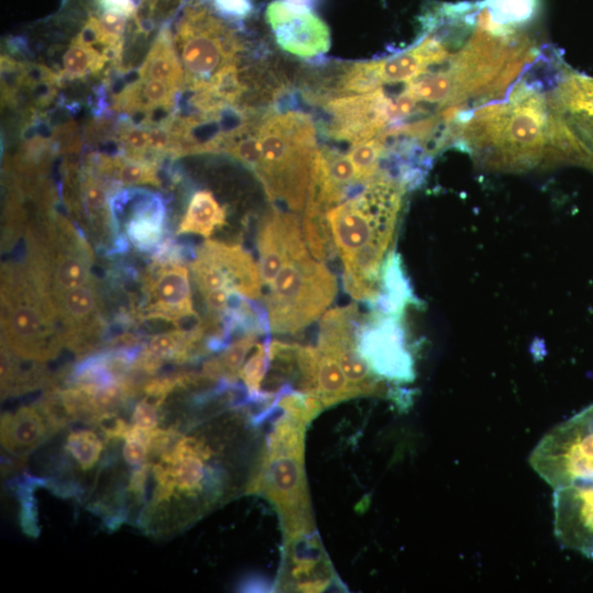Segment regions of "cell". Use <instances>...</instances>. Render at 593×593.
Wrapping results in <instances>:
<instances>
[{"label": "cell", "mask_w": 593, "mask_h": 593, "mask_svg": "<svg viewBox=\"0 0 593 593\" xmlns=\"http://www.w3.org/2000/svg\"><path fill=\"white\" fill-rule=\"evenodd\" d=\"M250 419L234 413L208 423L191 422V434L179 429L166 448L148 454L150 495L137 526L153 537L174 536L233 497L242 480L234 474L237 446Z\"/></svg>", "instance_id": "obj_1"}, {"label": "cell", "mask_w": 593, "mask_h": 593, "mask_svg": "<svg viewBox=\"0 0 593 593\" xmlns=\"http://www.w3.org/2000/svg\"><path fill=\"white\" fill-rule=\"evenodd\" d=\"M447 127L451 138L491 170L518 172L561 164L593 170L592 159L557 114L549 92L525 80L460 111Z\"/></svg>", "instance_id": "obj_2"}, {"label": "cell", "mask_w": 593, "mask_h": 593, "mask_svg": "<svg viewBox=\"0 0 593 593\" xmlns=\"http://www.w3.org/2000/svg\"><path fill=\"white\" fill-rule=\"evenodd\" d=\"M405 189L379 171L370 180L354 183L325 213L343 261L345 289L356 300L373 303L380 295V270L392 243Z\"/></svg>", "instance_id": "obj_3"}, {"label": "cell", "mask_w": 593, "mask_h": 593, "mask_svg": "<svg viewBox=\"0 0 593 593\" xmlns=\"http://www.w3.org/2000/svg\"><path fill=\"white\" fill-rule=\"evenodd\" d=\"M306 426L283 412L245 489L247 494L262 495L276 506L286 538L315 532L304 471Z\"/></svg>", "instance_id": "obj_4"}, {"label": "cell", "mask_w": 593, "mask_h": 593, "mask_svg": "<svg viewBox=\"0 0 593 593\" xmlns=\"http://www.w3.org/2000/svg\"><path fill=\"white\" fill-rule=\"evenodd\" d=\"M260 160L254 171L271 202L301 211L317 152L313 119L300 111H272L257 128Z\"/></svg>", "instance_id": "obj_5"}, {"label": "cell", "mask_w": 593, "mask_h": 593, "mask_svg": "<svg viewBox=\"0 0 593 593\" xmlns=\"http://www.w3.org/2000/svg\"><path fill=\"white\" fill-rule=\"evenodd\" d=\"M265 295L270 331L294 334L316 321L337 293V281L323 261L310 254L284 265Z\"/></svg>", "instance_id": "obj_6"}, {"label": "cell", "mask_w": 593, "mask_h": 593, "mask_svg": "<svg viewBox=\"0 0 593 593\" xmlns=\"http://www.w3.org/2000/svg\"><path fill=\"white\" fill-rule=\"evenodd\" d=\"M529 465L552 490L593 482V404L548 432Z\"/></svg>", "instance_id": "obj_7"}, {"label": "cell", "mask_w": 593, "mask_h": 593, "mask_svg": "<svg viewBox=\"0 0 593 593\" xmlns=\"http://www.w3.org/2000/svg\"><path fill=\"white\" fill-rule=\"evenodd\" d=\"M4 345L18 357L45 361L56 356L63 338L51 320L57 312L53 298L18 290L4 296Z\"/></svg>", "instance_id": "obj_8"}, {"label": "cell", "mask_w": 593, "mask_h": 593, "mask_svg": "<svg viewBox=\"0 0 593 593\" xmlns=\"http://www.w3.org/2000/svg\"><path fill=\"white\" fill-rule=\"evenodd\" d=\"M361 321L355 304L326 311L321 321L317 348L338 361L357 396L380 395L384 385L358 351L357 331Z\"/></svg>", "instance_id": "obj_9"}, {"label": "cell", "mask_w": 593, "mask_h": 593, "mask_svg": "<svg viewBox=\"0 0 593 593\" xmlns=\"http://www.w3.org/2000/svg\"><path fill=\"white\" fill-rule=\"evenodd\" d=\"M357 347L379 379L396 383L413 381V359L396 316L374 312L368 320L362 318L357 331Z\"/></svg>", "instance_id": "obj_10"}, {"label": "cell", "mask_w": 593, "mask_h": 593, "mask_svg": "<svg viewBox=\"0 0 593 593\" xmlns=\"http://www.w3.org/2000/svg\"><path fill=\"white\" fill-rule=\"evenodd\" d=\"M331 116L327 134L353 145L380 135L390 126V97L383 88L362 94H338L321 101Z\"/></svg>", "instance_id": "obj_11"}, {"label": "cell", "mask_w": 593, "mask_h": 593, "mask_svg": "<svg viewBox=\"0 0 593 593\" xmlns=\"http://www.w3.org/2000/svg\"><path fill=\"white\" fill-rule=\"evenodd\" d=\"M265 18L277 44L294 56L313 58L331 47L327 24L311 10H295L281 0H273L268 3Z\"/></svg>", "instance_id": "obj_12"}, {"label": "cell", "mask_w": 593, "mask_h": 593, "mask_svg": "<svg viewBox=\"0 0 593 593\" xmlns=\"http://www.w3.org/2000/svg\"><path fill=\"white\" fill-rule=\"evenodd\" d=\"M549 94L557 114L593 161V78L562 63Z\"/></svg>", "instance_id": "obj_13"}, {"label": "cell", "mask_w": 593, "mask_h": 593, "mask_svg": "<svg viewBox=\"0 0 593 593\" xmlns=\"http://www.w3.org/2000/svg\"><path fill=\"white\" fill-rule=\"evenodd\" d=\"M553 532L563 548L593 559V483L553 490Z\"/></svg>", "instance_id": "obj_14"}, {"label": "cell", "mask_w": 593, "mask_h": 593, "mask_svg": "<svg viewBox=\"0 0 593 593\" xmlns=\"http://www.w3.org/2000/svg\"><path fill=\"white\" fill-rule=\"evenodd\" d=\"M259 271L262 284L269 286L281 268L309 254L298 217L272 210L262 220L258 233Z\"/></svg>", "instance_id": "obj_15"}, {"label": "cell", "mask_w": 593, "mask_h": 593, "mask_svg": "<svg viewBox=\"0 0 593 593\" xmlns=\"http://www.w3.org/2000/svg\"><path fill=\"white\" fill-rule=\"evenodd\" d=\"M280 589L321 592L334 581L331 561L315 532L287 538Z\"/></svg>", "instance_id": "obj_16"}, {"label": "cell", "mask_w": 593, "mask_h": 593, "mask_svg": "<svg viewBox=\"0 0 593 593\" xmlns=\"http://www.w3.org/2000/svg\"><path fill=\"white\" fill-rule=\"evenodd\" d=\"M146 294L147 317L177 323L195 314L184 265L168 262L157 268L147 279Z\"/></svg>", "instance_id": "obj_17"}, {"label": "cell", "mask_w": 593, "mask_h": 593, "mask_svg": "<svg viewBox=\"0 0 593 593\" xmlns=\"http://www.w3.org/2000/svg\"><path fill=\"white\" fill-rule=\"evenodd\" d=\"M200 248L215 262L234 293L256 299L261 294L262 280L259 266L239 245L206 240Z\"/></svg>", "instance_id": "obj_18"}, {"label": "cell", "mask_w": 593, "mask_h": 593, "mask_svg": "<svg viewBox=\"0 0 593 593\" xmlns=\"http://www.w3.org/2000/svg\"><path fill=\"white\" fill-rule=\"evenodd\" d=\"M0 430L1 446L14 457H26L54 436L36 404L2 414Z\"/></svg>", "instance_id": "obj_19"}, {"label": "cell", "mask_w": 593, "mask_h": 593, "mask_svg": "<svg viewBox=\"0 0 593 593\" xmlns=\"http://www.w3.org/2000/svg\"><path fill=\"white\" fill-rule=\"evenodd\" d=\"M138 77L164 81L178 91L184 86V71L169 24H164L158 32L138 69Z\"/></svg>", "instance_id": "obj_20"}, {"label": "cell", "mask_w": 593, "mask_h": 593, "mask_svg": "<svg viewBox=\"0 0 593 593\" xmlns=\"http://www.w3.org/2000/svg\"><path fill=\"white\" fill-rule=\"evenodd\" d=\"M132 244L139 249H149L158 244L164 233V206L154 194H145L132 210L126 224Z\"/></svg>", "instance_id": "obj_21"}, {"label": "cell", "mask_w": 593, "mask_h": 593, "mask_svg": "<svg viewBox=\"0 0 593 593\" xmlns=\"http://www.w3.org/2000/svg\"><path fill=\"white\" fill-rule=\"evenodd\" d=\"M225 209L210 191L195 192L179 224L178 234L210 237L216 227L225 223Z\"/></svg>", "instance_id": "obj_22"}, {"label": "cell", "mask_w": 593, "mask_h": 593, "mask_svg": "<svg viewBox=\"0 0 593 593\" xmlns=\"http://www.w3.org/2000/svg\"><path fill=\"white\" fill-rule=\"evenodd\" d=\"M316 381V396L324 409L357 396L338 361L320 349Z\"/></svg>", "instance_id": "obj_23"}, {"label": "cell", "mask_w": 593, "mask_h": 593, "mask_svg": "<svg viewBox=\"0 0 593 593\" xmlns=\"http://www.w3.org/2000/svg\"><path fill=\"white\" fill-rule=\"evenodd\" d=\"M90 266L83 253L68 248L61 250L51 273L53 298L86 284L91 280Z\"/></svg>", "instance_id": "obj_24"}, {"label": "cell", "mask_w": 593, "mask_h": 593, "mask_svg": "<svg viewBox=\"0 0 593 593\" xmlns=\"http://www.w3.org/2000/svg\"><path fill=\"white\" fill-rule=\"evenodd\" d=\"M64 450L66 462L77 473H89L96 467L102 470L101 455L103 443L92 429H78L68 434Z\"/></svg>", "instance_id": "obj_25"}, {"label": "cell", "mask_w": 593, "mask_h": 593, "mask_svg": "<svg viewBox=\"0 0 593 593\" xmlns=\"http://www.w3.org/2000/svg\"><path fill=\"white\" fill-rule=\"evenodd\" d=\"M428 61L414 45L402 53L378 60V72L382 85H406L424 74Z\"/></svg>", "instance_id": "obj_26"}, {"label": "cell", "mask_w": 593, "mask_h": 593, "mask_svg": "<svg viewBox=\"0 0 593 593\" xmlns=\"http://www.w3.org/2000/svg\"><path fill=\"white\" fill-rule=\"evenodd\" d=\"M380 88H383V85L378 72V60L360 61L342 74L329 97L369 93Z\"/></svg>", "instance_id": "obj_27"}, {"label": "cell", "mask_w": 593, "mask_h": 593, "mask_svg": "<svg viewBox=\"0 0 593 593\" xmlns=\"http://www.w3.org/2000/svg\"><path fill=\"white\" fill-rule=\"evenodd\" d=\"M105 61L93 45L74 38L63 57V75L69 79L82 78L99 72Z\"/></svg>", "instance_id": "obj_28"}, {"label": "cell", "mask_w": 593, "mask_h": 593, "mask_svg": "<svg viewBox=\"0 0 593 593\" xmlns=\"http://www.w3.org/2000/svg\"><path fill=\"white\" fill-rule=\"evenodd\" d=\"M107 170L114 174V177L122 184H152L155 187L160 186V180L157 175V168L154 163L146 161L145 159L128 158L109 159L105 158L102 163Z\"/></svg>", "instance_id": "obj_29"}, {"label": "cell", "mask_w": 593, "mask_h": 593, "mask_svg": "<svg viewBox=\"0 0 593 593\" xmlns=\"http://www.w3.org/2000/svg\"><path fill=\"white\" fill-rule=\"evenodd\" d=\"M270 366L269 343L256 344L255 350L244 362L239 377L242 378L247 391L249 401L267 405L261 398L262 382L267 376Z\"/></svg>", "instance_id": "obj_30"}, {"label": "cell", "mask_w": 593, "mask_h": 593, "mask_svg": "<svg viewBox=\"0 0 593 593\" xmlns=\"http://www.w3.org/2000/svg\"><path fill=\"white\" fill-rule=\"evenodd\" d=\"M384 150L385 138L381 134L351 146L347 155L360 180H369L379 172Z\"/></svg>", "instance_id": "obj_31"}, {"label": "cell", "mask_w": 593, "mask_h": 593, "mask_svg": "<svg viewBox=\"0 0 593 593\" xmlns=\"http://www.w3.org/2000/svg\"><path fill=\"white\" fill-rule=\"evenodd\" d=\"M259 125V124H258ZM258 125L235 138L224 153L239 160L250 170L255 171L260 160V143L257 135Z\"/></svg>", "instance_id": "obj_32"}, {"label": "cell", "mask_w": 593, "mask_h": 593, "mask_svg": "<svg viewBox=\"0 0 593 593\" xmlns=\"http://www.w3.org/2000/svg\"><path fill=\"white\" fill-rule=\"evenodd\" d=\"M119 138L126 148L127 157L145 159L148 150V127L142 124H125L119 132Z\"/></svg>", "instance_id": "obj_33"}, {"label": "cell", "mask_w": 593, "mask_h": 593, "mask_svg": "<svg viewBox=\"0 0 593 593\" xmlns=\"http://www.w3.org/2000/svg\"><path fill=\"white\" fill-rule=\"evenodd\" d=\"M82 199L85 209L90 215H98L107 208L105 189L93 175H87L82 182Z\"/></svg>", "instance_id": "obj_34"}, {"label": "cell", "mask_w": 593, "mask_h": 593, "mask_svg": "<svg viewBox=\"0 0 593 593\" xmlns=\"http://www.w3.org/2000/svg\"><path fill=\"white\" fill-rule=\"evenodd\" d=\"M221 18L228 22H242L254 12L253 0H206Z\"/></svg>", "instance_id": "obj_35"}, {"label": "cell", "mask_w": 593, "mask_h": 593, "mask_svg": "<svg viewBox=\"0 0 593 593\" xmlns=\"http://www.w3.org/2000/svg\"><path fill=\"white\" fill-rule=\"evenodd\" d=\"M160 406L150 398L145 396L134 407L132 424L143 429H154L159 423Z\"/></svg>", "instance_id": "obj_36"}, {"label": "cell", "mask_w": 593, "mask_h": 593, "mask_svg": "<svg viewBox=\"0 0 593 593\" xmlns=\"http://www.w3.org/2000/svg\"><path fill=\"white\" fill-rule=\"evenodd\" d=\"M148 127V150L156 154H167L172 152L174 138L169 128L165 124Z\"/></svg>", "instance_id": "obj_37"}, {"label": "cell", "mask_w": 593, "mask_h": 593, "mask_svg": "<svg viewBox=\"0 0 593 593\" xmlns=\"http://www.w3.org/2000/svg\"><path fill=\"white\" fill-rule=\"evenodd\" d=\"M289 7L295 10H311L315 9L321 0H281Z\"/></svg>", "instance_id": "obj_38"}]
</instances>
